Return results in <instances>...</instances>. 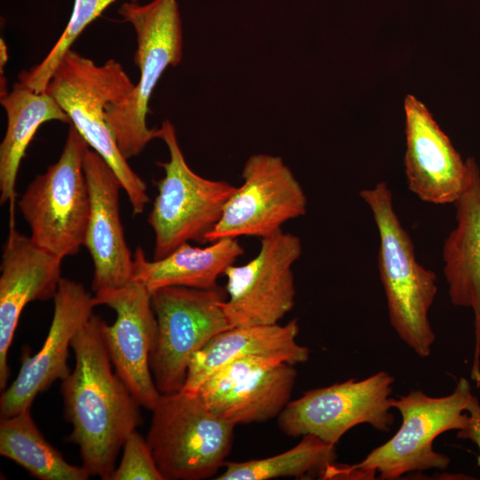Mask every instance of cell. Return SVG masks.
Segmentation results:
<instances>
[{"mask_svg": "<svg viewBox=\"0 0 480 480\" xmlns=\"http://www.w3.org/2000/svg\"><path fill=\"white\" fill-rule=\"evenodd\" d=\"M134 86L118 61L110 59L97 65L70 49L54 70L45 92L68 115L88 146L112 168L133 214L139 215L149 202L147 184L120 152L107 120L109 108L127 98Z\"/></svg>", "mask_w": 480, "mask_h": 480, "instance_id": "obj_2", "label": "cell"}, {"mask_svg": "<svg viewBox=\"0 0 480 480\" xmlns=\"http://www.w3.org/2000/svg\"><path fill=\"white\" fill-rule=\"evenodd\" d=\"M297 371L281 359L250 356L214 372L198 389L207 407L234 425L278 417L288 403Z\"/></svg>", "mask_w": 480, "mask_h": 480, "instance_id": "obj_13", "label": "cell"}, {"mask_svg": "<svg viewBox=\"0 0 480 480\" xmlns=\"http://www.w3.org/2000/svg\"><path fill=\"white\" fill-rule=\"evenodd\" d=\"M225 291L167 286L151 292L156 337L150 368L160 394L183 388L193 356L230 328L222 307Z\"/></svg>", "mask_w": 480, "mask_h": 480, "instance_id": "obj_9", "label": "cell"}, {"mask_svg": "<svg viewBox=\"0 0 480 480\" xmlns=\"http://www.w3.org/2000/svg\"><path fill=\"white\" fill-rule=\"evenodd\" d=\"M243 184L227 201L207 242L220 238H263L287 221L305 215L306 194L282 157L254 154L245 161Z\"/></svg>", "mask_w": 480, "mask_h": 480, "instance_id": "obj_12", "label": "cell"}, {"mask_svg": "<svg viewBox=\"0 0 480 480\" xmlns=\"http://www.w3.org/2000/svg\"><path fill=\"white\" fill-rule=\"evenodd\" d=\"M62 259L37 246L15 228L14 215L4 244L0 268V388L4 390L10 368L7 356L20 314L35 300L55 296L61 279Z\"/></svg>", "mask_w": 480, "mask_h": 480, "instance_id": "obj_16", "label": "cell"}, {"mask_svg": "<svg viewBox=\"0 0 480 480\" xmlns=\"http://www.w3.org/2000/svg\"><path fill=\"white\" fill-rule=\"evenodd\" d=\"M335 444L314 435H305L292 448L264 459L225 462L217 480H269L278 477L323 479L336 462Z\"/></svg>", "mask_w": 480, "mask_h": 480, "instance_id": "obj_24", "label": "cell"}, {"mask_svg": "<svg viewBox=\"0 0 480 480\" xmlns=\"http://www.w3.org/2000/svg\"><path fill=\"white\" fill-rule=\"evenodd\" d=\"M0 454L41 480H87L83 466L68 463L42 435L30 409L0 420Z\"/></svg>", "mask_w": 480, "mask_h": 480, "instance_id": "obj_23", "label": "cell"}, {"mask_svg": "<svg viewBox=\"0 0 480 480\" xmlns=\"http://www.w3.org/2000/svg\"><path fill=\"white\" fill-rule=\"evenodd\" d=\"M122 449L111 480H164L147 440L136 430L127 436Z\"/></svg>", "mask_w": 480, "mask_h": 480, "instance_id": "obj_26", "label": "cell"}, {"mask_svg": "<svg viewBox=\"0 0 480 480\" xmlns=\"http://www.w3.org/2000/svg\"><path fill=\"white\" fill-rule=\"evenodd\" d=\"M302 252L300 239L282 229L260 239L257 255L224 273L222 307L231 327L278 324L294 307L293 264Z\"/></svg>", "mask_w": 480, "mask_h": 480, "instance_id": "obj_11", "label": "cell"}, {"mask_svg": "<svg viewBox=\"0 0 480 480\" xmlns=\"http://www.w3.org/2000/svg\"><path fill=\"white\" fill-rule=\"evenodd\" d=\"M105 321L92 315L72 340L75 367L61 380L65 414L90 476L111 480L127 436L142 424L140 404L113 370L102 333Z\"/></svg>", "mask_w": 480, "mask_h": 480, "instance_id": "obj_1", "label": "cell"}, {"mask_svg": "<svg viewBox=\"0 0 480 480\" xmlns=\"http://www.w3.org/2000/svg\"><path fill=\"white\" fill-rule=\"evenodd\" d=\"M472 395L468 380L461 377L444 396L413 390L391 397L392 408L402 417L396 433L356 464L330 465L323 479H374L378 474L380 479L394 480L411 472L447 468L450 458L435 451L434 441L446 431L466 426V409Z\"/></svg>", "mask_w": 480, "mask_h": 480, "instance_id": "obj_3", "label": "cell"}, {"mask_svg": "<svg viewBox=\"0 0 480 480\" xmlns=\"http://www.w3.org/2000/svg\"><path fill=\"white\" fill-rule=\"evenodd\" d=\"M88 149L86 141L69 124L58 161L36 176L18 201L31 240L62 260L84 245L91 208L84 170Z\"/></svg>", "mask_w": 480, "mask_h": 480, "instance_id": "obj_7", "label": "cell"}, {"mask_svg": "<svg viewBox=\"0 0 480 480\" xmlns=\"http://www.w3.org/2000/svg\"><path fill=\"white\" fill-rule=\"evenodd\" d=\"M96 306L106 305L116 312L113 324L104 323V342L116 374L147 409L156 404L158 391L150 368V355L156 337V318L151 292L140 282L95 294Z\"/></svg>", "mask_w": 480, "mask_h": 480, "instance_id": "obj_14", "label": "cell"}, {"mask_svg": "<svg viewBox=\"0 0 480 480\" xmlns=\"http://www.w3.org/2000/svg\"><path fill=\"white\" fill-rule=\"evenodd\" d=\"M394 381V376L380 371L360 380L308 390L288 403L277 417L278 427L289 436L314 435L332 444L360 424L388 432L395 420L390 396Z\"/></svg>", "mask_w": 480, "mask_h": 480, "instance_id": "obj_10", "label": "cell"}, {"mask_svg": "<svg viewBox=\"0 0 480 480\" xmlns=\"http://www.w3.org/2000/svg\"><path fill=\"white\" fill-rule=\"evenodd\" d=\"M118 13L134 28V61L140 77L128 97L109 108L107 120L120 152L128 160L156 139V129L147 124L149 100L167 68L181 61L183 33L177 0H152L146 4L126 2Z\"/></svg>", "mask_w": 480, "mask_h": 480, "instance_id": "obj_5", "label": "cell"}, {"mask_svg": "<svg viewBox=\"0 0 480 480\" xmlns=\"http://www.w3.org/2000/svg\"><path fill=\"white\" fill-rule=\"evenodd\" d=\"M468 184L454 203L457 225L444 240V276L452 305L471 308L475 347L470 378L480 387V170L468 158Z\"/></svg>", "mask_w": 480, "mask_h": 480, "instance_id": "obj_19", "label": "cell"}, {"mask_svg": "<svg viewBox=\"0 0 480 480\" xmlns=\"http://www.w3.org/2000/svg\"><path fill=\"white\" fill-rule=\"evenodd\" d=\"M155 137L169 151V160L157 163L164 175L156 182L157 195L148 217L155 234L153 260H159L188 241L207 243L236 187L196 173L186 162L170 120L156 129Z\"/></svg>", "mask_w": 480, "mask_h": 480, "instance_id": "obj_8", "label": "cell"}, {"mask_svg": "<svg viewBox=\"0 0 480 480\" xmlns=\"http://www.w3.org/2000/svg\"><path fill=\"white\" fill-rule=\"evenodd\" d=\"M84 170L91 202L84 246L93 262L92 288L99 294L121 288L132 280L133 254L120 218V180L92 149L85 153Z\"/></svg>", "mask_w": 480, "mask_h": 480, "instance_id": "obj_18", "label": "cell"}, {"mask_svg": "<svg viewBox=\"0 0 480 480\" xmlns=\"http://www.w3.org/2000/svg\"><path fill=\"white\" fill-rule=\"evenodd\" d=\"M244 254L236 238H220L206 247L182 244L169 255L148 260L138 246L133 253L132 280L152 292L167 286L195 289L218 287V278Z\"/></svg>", "mask_w": 480, "mask_h": 480, "instance_id": "obj_21", "label": "cell"}, {"mask_svg": "<svg viewBox=\"0 0 480 480\" xmlns=\"http://www.w3.org/2000/svg\"><path fill=\"white\" fill-rule=\"evenodd\" d=\"M53 300V316L43 346L31 356L23 355L17 377L1 396V418L30 409L39 393L71 372L68 349L78 330L93 315L94 296L81 283L61 277Z\"/></svg>", "mask_w": 480, "mask_h": 480, "instance_id": "obj_15", "label": "cell"}, {"mask_svg": "<svg viewBox=\"0 0 480 480\" xmlns=\"http://www.w3.org/2000/svg\"><path fill=\"white\" fill-rule=\"evenodd\" d=\"M116 1L75 0L70 18L58 41L40 63L20 73L19 82L34 92H44L54 70L77 37Z\"/></svg>", "mask_w": 480, "mask_h": 480, "instance_id": "obj_25", "label": "cell"}, {"mask_svg": "<svg viewBox=\"0 0 480 480\" xmlns=\"http://www.w3.org/2000/svg\"><path fill=\"white\" fill-rule=\"evenodd\" d=\"M146 440L164 480H202L224 467L236 425L213 413L198 392L161 394Z\"/></svg>", "mask_w": 480, "mask_h": 480, "instance_id": "obj_6", "label": "cell"}, {"mask_svg": "<svg viewBox=\"0 0 480 480\" xmlns=\"http://www.w3.org/2000/svg\"><path fill=\"white\" fill-rule=\"evenodd\" d=\"M466 412L468 422L463 428L457 430V437L476 444L479 451L477 464L480 467V402L476 396L472 395Z\"/></svg>", "mask_w": 480, "mask_h": 480, "instance_id": "obj_27", "label": "cell"}, {"mask_svg": "<svg viewBox=\"0 0 480 480\" xmlns=\"http://www.w3.org/2000/svg\"><path fill=\"white\" fill-rule=\"evenodd\" d=\"M360 196L371 209L379 232L378 267L390 324L416 355L427 357L436 340L428 311L437 292L436 275L418 262L388 184L361 190Z\"/></svg>", "mask_w": 480, "mask_h": 480, "instance_id": "obj_4", "label": "cell"}, {"mask_svg": "<svg viewBox=\"0 0 480 480\" xmlns=\"http://www.w3.org/2000/svg\"><path fill=\"white\" fill-rule=\"evenodd\" d=\"M0 103L7 116V128L0 144V204L10 203L14 214L16 180L27 148L37 129L45 122L70 124L68 115L48 93L36 92L16 83L1 94Z\"/></svg>", "mask_w": 480, "mask_h": 480, "instance_id": "obj_22", "label": "cell"}, {"mask_svg": "<svg viewBox=\"0 0 480 480\" xmlns=\"http://www.w3.org/2000/svg\"><path fill=\"white\" fill-rule=\"evenodd\" d=\"M404 112L409 189L427 203L454 204L468 184V159L462 160L428 108L413 95L406 96Z\"/></svg>", "mask_w": 480, "mask_h": 480, "instance_id": "obj_17", "label": "cell"}, {"mask_svg": "<svg viewBox=\"0 0 480 480\" xmlns=\"http://www.w3.org/2000/svg\"><path fill=\"white\" fill-rule=\"evenodd\" d=\"M300 327L297 319L284 325L230 327L211 339L192 357L183 390L197 392L214 372L234 360L263 356L281 359L291 364H304L309 350L296 338Z\"/></svg>", "mask_w": 480, "mask_h": 480, "instance_id": "obj_20", "label": "cell"}]
</instances>
